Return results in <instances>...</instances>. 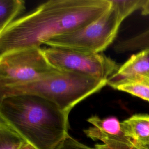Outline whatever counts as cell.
<instances>
[{
    "label": "cell",
    "mask_w": 149,
    "mask_h": 149,
    "mask_svg": "<svg viewBox=\"0 0 149 149\" xmlns=\"http://www.w3.org/2000/svg\"><path fill=\"white\" fill-rule=\"evenodd\" d=\"M20 149H37V148L35 147L34 146H33L32 144H31L30 143L27 142Z\"/></svg>",
    "instance_id": "17"
},
{
    "label": "cell",
    "mask_w": 149,
    "mask_h": 149,
    "mask_svg": "<svg viewBox=\"0 0 149 149\" xmlns=\"http://www.w3.org/2000/svg\"><path fill=\"white\" fill-rule=\"evenodd\" d=\"M87 121L93 126L83 132L94 141L100 140L112 149H144L125 134L121 127V122L116 117L101 119L93 115Z\"/></svg>",
    "instance_id": "7"
},
{
    "label": "cell",
    "mask_w": 149,
    "mask_h": 149,
    "mask_svg": "<svg viewBox=\"0 0 149 149\" xmlns=\"http://www.w3.org/2000/svg\"><path fill=\"white\" fill-rule=\"evenodd\" d=\"M27 141L0 118V149H20Z\"/></svg>",
    "instance_id": "12"
},
{
    "label": "cell",
    "mask_w": 149,
    "mask_h": 149,
    "mask_svg": "<svg viewBox=\"0 0 149 149\" xmlns=\"http://www.w3.org/2000/svg\"><path fill=\"white\" fill-rule=\"evenodd\" d=\"M148 74L149 49H144L132 55L126 62L120 65L118 70L108 79V83Z\"/></svg>",
    "instance_id": "8"
},
{
    "label": "cell",
    "mask_w": 149,
    "mask_h": 149,
    "mask_svg": "<svg viewBox=\"0 0 149 149\" xmlns=\"http://www.w3.org/2000/svg\"><path fill=\"white\" fill-rule=\"evenodd\" d=\"M48 62L60 71L108 81L120 65L101 53H84L56 47L42 49Z\"/></svg>",
    "instance_id": "6"
},
{
    "label": "cell",
    "mask_w": 149,
    "mask_h": 149,
    "mask_svg": "<svg viewBox=\"0 0 149 149\" xmlns=\"http://www.w3.org/2000/svg\"><path fill=\"white\" fill-rule=\"evenodd\" d=\"M25 9V2L22 0H0V33Z\"/></svg>",
    "instance_id": "11"
},
{
    "label": "cell",
    "mask_w": 149,
    "mask_h": 149,
    "mask_svg": "<svg viewBox=\"0 0 149 149\" xmlns=\"http://www.w3.org/2000/svg\"><path fill=\"white\" fill-rule=\"evenodd\" d=\"M108 81L73 72L59 71L40 80L12 87L0 88V99L31 94L47 99L62 110L69 112L80 101L102 88Z\"/></svg>",
    "instance_id": "3"
},
{
    "label": "cell",
    "mask_w": 149,
    "mask_h": 149,
    "mask_svg": "<svg viewBox=\"0 0 149 149\" xmlns=\"http://www.w3.org/2000/svg\"><path fill=\"white\" fill-rule=\"evenodd\" d=\"M141 10L143 15H149V0H147L145 1L144 4L141 8Z\"/></svg>",
    "instance_id": "16"
},
{
    "label": "cell",
    "mask_w": 149,
    "mask_h": 149,
    "mask_svg": "<svg viewBox=\"0 0 149 149\" xmlns=\"http://www.w3.org/2000/svg\"><path fill=\"white\" fill-rule=\"evenodd\" d=\"M59 71L48 62L41 47L16 50L0 56V88L33 82Z\"/></svg>",
    "instance_id": "5"
},
{
    "label": "cell",
    "mask_w": 149,
    "mask_h": 149,
    "mask_svg": "<svg viewBox=\"0 0 149 149\" xmlns=\"http://www.w3.org/2000/svg\"><path fill=\"white\" fill-rule=\"evenodd\" d=\"M144 149H149V144L146 145V146L144 147Z\"/></svg>",
    "instance_id": "18"
},
{
    "label": "cell",
    "mask_w": 149,
    "mask_h": 149,
    "mask_svg": "<svg viewBox=\"0 0 149 149\" xmlns=\"http://www.w3.org/2000/svg\"><path fill=\"white\" fill-rule=\"evenodd\" d=\"M111 2V8L94 21L75 31L54 37L44 44L84 53L102 52L113 41L123 20L117 7Z\"/></svg>",
    "instance_id": "4"
},
{
    "label": "cell",
    "mask_w": 149,
    "mask_h": 149,
    "mask_svg": "<svg viewBox=\"0 0 149 149\" xmlns=\"http://www.w3.org/2000/svg\"><path fill=\"white\" fill-rule=\"evenodd\" d=\"M117 7L123 20L137 9H141L146 1L143 0H111Z\"/></svg>",
    "instance_id": "14"
},
{
    "label": "cell",
    "mask_w": 149,
    "mask_h": 149,
    "mask_svg": "<svg viewBox=\"0 0 149 149\" xmlns=\"http://www.w3.org/2000/svg\"><path fill=\"white\" fill-rule=\"evenodd\" d=\"M69 112L31 94L0 99V118L37 149H55L67 136Z\"/></svg>",
    "instance_id": "2"
},
{
    "label": "cell",
    "mask_w": 149,
    "mask_h": 149,
    "mask_svg": "<svg viewBox=\"0 0 149 149\" xmlns=\"http://www.w3.org/2000/svg\"><path fill=\"white\" fill-rule=\"evenodd\" d=\"M114 49L117 52L149 49V29L135 37L118 42Z\"/></svg>",
    "instance_id": "13"
},
{
    "label": "cell",
    "mask_w": 149,
    "mask_h": 149,
    "mask_svg": "<svg viewBox=\"0 0 149 149\" xmlns=\"http://www.w3.org/2000/svg\"><path fill=\"white\" fill-rule=\"evenodd\" d=\"M125 134L137 145L149 144V114H135L121 122Z\"/></svg>",
    "instance_id": "9"
},
{
    "label": "cell",
    "mask_w": 149,
    "mask_h": 149,
    "mask_svg": "<svg viewBox=\"0 0 149 149\" xmlns=\"http://www.w3.org/2000/svg\"><path fill=\"white\" fill-rule=\"evenodd\" d=\"M55 149H112L104 144H97L94 147L87 146L78 141L69 134Z\"/></svg>",
    "instance_id": "15"
},
{
    "label": "cell",
    "mask_w": 149,
    "mask_h": 149,
    "mask_svg": "<svg viewBox=\"0 0 149 149\" xmlns=\"http://www.w3.org/2000/svg\"><path fill=\"white\" fill-rule=\"evenodd\" d=\"M111 6V0H50L15 20L0 33V56L39 47L57 36L79 29Z\"/></svg>",
    "instance_id": "1"
},
{
    "label": "cell",
    "mask_w": 149,
    "mask_h": 149,
    "mask_svg": "<svg viewBox=\"0 0 149 149\" xmlns=\"http://www.w3.org/2000/svg\"><path fill=\"white\" fill-rule=\"evenodd\" d=\"M107 84L114 89L127 93L149 102V74Z\"/></svg>",
    "instance_id": "10"
}]
</instances>
